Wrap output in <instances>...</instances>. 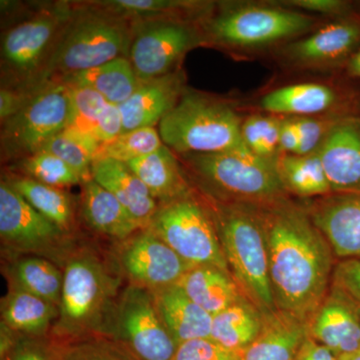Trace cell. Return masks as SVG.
<instances>
[{
  "mask_svg": "<svg viewBox=\"0 0 360 360\" xmlns=\"http://www.w3.org/2000/svg\"><path fill=\"white\" fill-rule=\"evenodd\" d=\"M277 309L309 324L326 295L333 251L309 212L283 200L257 206Z\"/></svg>",
  "mask_w": 360,
  "mask_h": 360,
  "instance_id": "cell-1",
  "label": "cell"
},
{
  "mask_svg": "<svg viewBox=\"0 0 360 360\" xmlns=\"http://www.w3.org/2000/svg\"><path fill=\"white\" fill-rule=\"evenodd\" d=\"M210 208L229 271L239 290L262 315L276 311L257 206L210 200Z\"/></svg>",
  "mask_w": 360,
  "mask_h": 360,
  "instance_id": "cell-2",
  "label": "cell"
},
{
  "mask_svg": "<svg viewBox=\"0 0 360 360\" xmlns=\"http://www.w3.org/2000/svg\"><path fill=\"white\" fill-rule=\"evenodd\" d=\"M210 200L252 206L286 200L276 160H265L248 149L181 155Z\"/></svg>",
  "mask_w": 360,
  "mask_h": 360,
  "instance_id": "cell-3",
  "label": "cell"
},
{
  "mask_svg": "<svg viewBox=\"0 0 360 360\" xmlns=\"http://www.w3.org/2000/svg\"><path fill=\"white\" fill-rule=\"evenodd\" d=\"M85 6L63 28L34 86L129 58L131 23Z\"/></svg>",
  "mask_w": 360,
  "mask_h": 360,
  "instance_id": "cell-4",
  "label": "cell"
},
{
  "mask_svg": "<svg viewBox=\"0 0 360 360\" xmlns=\"http://www.w3.org/2000/svg\"><path fill=\"white\" fill-rule=\"evenodd\" d=\"M240 116L229 104L186 89L158 125L161 141L179 155L248 149Z\"/></svg>",
  "mask_w": 360,
  "mask_h": 360,
  "instance_id": "cell-5",
  "label": "cell"
},
{
  "mask_svg": "<svg viewBox=\"0 0 360 360\" xmlns=\"http://www.w3.org/2000/svg\"><path fill=\"white\" fill-rule=\"evenodd\" d=\"M53 333L68 341L105 333L120 281L97 258L73 257L66 264Z\"/></svg>",
  "mask_w": 360,
  "mask_h": 360,
  "instance_id": "cell-6",
  "label": "cell"
},
{
  "mask_svg": "<svg viewBox=\"0 0 360 360\" xmlns=\"http://www.w3.org/2000/svg\"><path fill=\"white\" fill-rule=\"evenodd\" d=\"M146 229L189 264L217 267L231 274L210 208L193 194L160 205Z\"/></svg>",
  "mask_w": 360,
  "mask_h": 360,
  "instance_id": "cell-7",
  "label": "cell"
},
{
  "mask_svg": "<svg viewBox=\"0 0 360 360\" xmlns=\"http://www.w3.org/2000/svg\"><path fill=\"white\" fill-rule=\"evenodd\" d=\"M72 120L70 87L51 80L35 87L21 110L2 123L1 148L9 158L39 153Z\"/></svg>",
  "mask_w": 360,
  "mask_h": 360,
  "instance_id": "cell-8",
  "label": "cell"
},
{
  "mask_svg": "<svg viewBox=\"0 0 360 360\" xmlns=\"http://www.w3.org/2000/svg\"><path fill=\"white\" fill-rule=\"evenodd\" d=\"M104 333L134 360H174L179 347L161 319L153 291L137 284L118 297Z\"/></svg>",
  "mask_w": 360,
  "mask_h": 360,
  "instance_id": "cell-9",
  "label": "cell"
},
{
  "mask_svg": "<svg viewBox=\"0 0 360 360\" xmlns=\"http://www.w3.org/2000/svg\"><path fill=\"white\" fill-rule=\"evenodd\" d=\"M314 18L291 9L243 6L207 20L206 39L231 49H260L309 32Z\"/></svg>",
  "mask_w": 360,
  "mask_h": 360,
  "instance_id": "cell-10",
  "label": "cell"
},
{
  "mask_svg": "<svg viewBox=\"0 0 360 360\" xmlns=\"http://www.w3.org/2000/svg\"><path fill=\"white\" fill-rule=\"evenodd\" d=\"M75 11L68 4H56L8 28L1 39L4 75H11V79L25 82L23 89H32Z\"/></svg>",
  "mask_w": 360,
  "mask_h": 360,
  "instance_id": "cell-11",
  "label": "cell"
},
{
  "mask_svg": "<svg viewBox=\"0 0 360 360\" xmlns=\"http://www.w3.org/2000/svg\"><path fill=\"white\" fill-rule=\"evenodd\" d=\"M131 27L129 58L141 82L179 70L187 52L203 41L200 30L184 20L139 21Z\"/></svg>",
  "mask_w": 360,
  "mask_h": 360,
  "instance_id": "cell-12",
  "label": "cell"
},
{
  "mask_svg": "<svg viewBox=\"0 0 360 360\" xmlns=\"http://www.w3.org/2000/svg\"><path fill=\"white\" fill-rule=\"evenodd\" d=\"M65 232L40 214L6 179L0 182V236L9 250L53 257Z\"/></svg>",
  "mask_w": 360,
  "mask_h": 360,
  "instance_id": "cell-13",
  "label": "cell"
},
{
  "mask_svg": "<svg viewBox=\"0 0 360 360\" xmlns=\"http://www.w3.org/2000/svg\"><path fill=\"white\" fill-rule=\"evenodd\" d=\"M120 259L123 271L134 284L150 290L175 285L195 266L180 257L148 229L127 239Z\"/></svg>",
  "mask_w": 360,
  "mask_h": 360,
  "instance_id": "cell-14",
  "label": "cell"
},
{
  "mask_svg": "<svg viewBox=\"0 0 360 360\" xmlns=\"http://www.w3.org/2000/svg\"><path fill=\"white\" fill-rule=\"evenodd\" d=\"M317 153L331 193L360 195V117L336 118Z\"/></svg>",
  "mask_w": 360,
  "mask_h": 360,
  "instance_id": "cell-15",
  "label": "cell"
},
{
  "mask_svg": "<svg viewBox=\"0 0 360 360\" xmlns=\"http://www.w3.org/2000/svg\"><path fill=\"white\" fill-rule=\"evenodd\" d=\"M359 47L360 16L352 14L293 42L283 52L295 65L319 68L349 60Z\"/></svg>",
  "mask_w": 360,
  "mask_h": 360,
  "instance_id": "cell-16",
  "label": "cell"
},
{
  "mask_svg": "<svg viewBox=\"0 0 360 360\" xmlns=\"http://www.w3.org/2000/svg\"><path fill=\"white\" fill-rule=\"evenodd\" d=\"M309 213L336 257L360 259V195L329 194Z\"/></svg>",
  "mask_w": 360,
  "mask_h": 360,
  "instance_id": "cell-17",
  "label": "cell"
},
{
  "mask_svg": "<svg viewBox=\"0 0 360 360\" xmlns=\"http://www.w3.org/2000/svg\"><path fill=\"white\" fill-rule=\"evenodd\" d=\"M186 89V77L180 70L141 82L132 96L118 105L122 115L123 132L160 125L162 118L174 110Z\"/></svg>",
  "mask_w": 360,
  "mask_h": 360,
  "instance_id": "cell-18",
  "label": "cell"
},
{
  "mask_svg": "<svg viewBox=\"0 0 360 360\" xmlns=\"http://www.w3.org/2000/svg\"><path fill=\"white\" fill-rule=\"evenodd\" d=\"M310 338L341 355L360 350V310L331 288L309 323Z\"/></svg>",
  "mask_w": 360,
  "mask_h": 360,
  "instance_id": "cell-19",
  "label": "cell"
},
{
  "mask_svg": "<svg viewBox=\"0 0 360 360\" xmlns=\"http://www.w3.org/2000/svg\"><path fill=\"white\" fill-rule=\"evenodd\" d=\"M91 177L110 191L144 229L148 226L160 205L127 165L108 158L94 160Z\"/></svg>",
  "mask_w": 360,
  "mask_h": 360,
  "instance_id": "cell-20",
  "label": "cell"
},
{
  "mask_svg": "<svg viewBox=\"0 0 360 360\" xmlns=\"http://www.w3.org/2000/svg\"><path fill=\"white\" fill-rule=\"evenodd\" d=\"M262 317V330L241 352V360H295L309 338V324L278 309Z\"/></svg>",
  "mask_w": 360,
  "mask_h": 360,
  "instance_id": "cell-21",
  "label": "cell"
},
{
  "mask_svg": "<svg viewBox=\"0 0 360 360\" xmlns=\"http://www.w3.org/2000/svg\"><path fill=\"white\" fill-rule=\"evenodd\" d=\"M163 323L177 345L212 338V315L198 307L179 285L151 290Z\"/></svg>",
  "mask_w": 360,
  "mask_h": 360,
  "instance_id": "cell-22",
  "label": "cell"
},
{
  "mask_svg": "<svg viewBox=\"0 0 360 360\" xmlns=\"http://www.w3.org/2000/svg\"><path fill=\"white\" fill-rule=\"evenodd\" d=\"M125 165L141 180L156 202L160 203L158 205L193 194L179 160L165 144L155 153Z\"/></svg>",
  "mask_w": 360,
  "mask_h": 360,
  "instance_id": "cell-23",
  "label": "cell"
},
{
  "mask_svg": "<svg viewBox=\"0 0 360 360\" xmlns=\"http://www.w3.org/2000/svg\"><path fill=\"white\" fill-rule=\"evenodd\" d=\"M82 207L87 224L108 238L124 240L144 229L110 191L92 179L84 182Z\"/></svg>",
  "mask_w": 360,
  "mask_h": 360,
  "instance_id": "cell-24",
  "label": "cell"
},
{
  "mask_svg": "<svg viewBox=\"0 0 360 360\" xmlns=\"http://www.w3.org/2000/svg\"><path fill=\"white\" fill-rule=\"evenodd\" d=\"M176 285L212 317L245 297L231 274L205 265L193 267Z\"/></svg>",
  "mask_w": 360,
  "mask_h": 360,
  "instance_id": "cell-25",
  "label": "cell"
},
{
  "mask_svg": "<svg viewBox=\"0 0 360 360\" xmlns=\"http://www.w3.org/2000/svg\"><path fill=\"white\" fill-rule=\"evenodd\" d=\"M56 80L68 86L89 87L98 92L108 103L116 105L125 103L141 84L129 58H116L91 70L71 73Z\"/></svg>",
  "mask_w": 360,
  "mask_h": 360,
  "instance_id": "cell-26",
  "label": "cell"
},
{
  "mask_svg": "<svg viewBox=\"0 0 360 360\" xmlns=\"http://www.w3.org/2000/svg\"><path fill=\"white\" fill-rule=\"evenodd\" d=\"M338 101L335 89L307 82L288 85L269 92L262 99V108L271 115L309 117L330 110Z\"/></svg>",
  "mask_w": 360,
  "mask_h": 360,
  "instance_id": "cell-27",
  "label": "cell"
},
{
  "mask_svg": "<svg viewBox=\"0 0 360 360\" xmlns=\"http://www.w3.org/2000/svg\"><path fill=\"white\" fill-rule=\"evenodd\" d=\"M58 315V305L18 288H11L1 303L2 321L7 328L33 338L45 335Z\"/></svg>",
  "mask_w": 360,
  "mask_h": 360,
  "instance_id": "cell-28",
  "label": "cell"
},
{
  "mask_svg": "<svg viewBox=\"0 0 360 360\" xmlns=\"http://www.w3.org/2000/svg\"><path fill=\"white\" fill-rule=\"evenodd\" d=\"M262 323V312L243 297L213 316L212 340L226 349L241 354L257 340Z\"/></svg>",
  "mask_w": 360,
  "mask_h": 360,
  "instance_id": "cell-29",
  "label": "cell"
},
{
  "mask_svg": "<svg viewBox=\"0 0 360 360\" xmlns=\"http://www.w3.org/2000/svg\"><path fill=\"white\" fill-rule=\"evenodd\" d=\"M87 6L130 23L139 21L182 20L187 14L198 13L206 4L179 0H104Z\"/></svg>",
  "mask_w": 360,
  "mask_h": 360,
  "instance_id": "cell-30",
  "label": "cell"
},
{
  "mask_svg": "<svg viewBox=\"0 0 360 360\" xmlns=\"http://www.w3.org/2000/svg\"><path fill=\"white\" fill-rule=\"evenodd\" d=\"M276 168L288 193L300 198L333 194L317 151L307 155L279 153Z\"/></svg>",
  "mask_w": 360,
  "mask_h": 360,
  "instance_id": "cell-31",
  "label": "cell"
},
{
  "mask_svg": "<svg viewBox=\"0 0 360 360\" xmlns=\"http://www.w3.org/2000/svg\"><path fill=\"white\" fill-rule=\"evenodd\" d=\"M7 182L40 214L68 233L73 224V205L63 189L41 184L23 174H9Z\"/></svg>",
  "mask_w": 360,
  "mask_h": 360,
  "instance_id": "cell-32",
  "label": "cell"
},
{
  "mask_svg": "<svg viewBox=\"0 0 360 360\" xmlns=\"http://www.w3.org/2000/svg\"><path fill=\"white\" fill-rule=\"evenodd\" d=\"M13 288L25 290L58 305L63 293L65 274L44 257H25L9 269Z\"/></svg>",
  "mask_w": 360,
  "mask_h": 360,
  "instance_id": "cell-33",
  "label": "cell"
},
{
  "mask_svg": "<svg viewBox=\"0 0 360 360\" xmlns=\"http://www.w3.org/2000/svg\"><path fill=\"white\" fill-rule=\"evenodd\" d=\"M101 144L89 132L68 127L52 137L41 150L65 161L85 182L92 179L91 165Z\"/></svg>",
  "mask_w": 360,
  "mask_h": 360,
  "instance_id": "cell-34",
  "label": "cell"
},
{
  "mask_svg": "<svg viewBox=\"0 0 360 360\" xmlns=\"http://www.w3.org/2000/svg\"><path fill=\"white\" fill-rule=\"evenodd\" d=\"M163 146V142L155 127H143L123 132L115 139L99 146L94 160H112L122 163L143 158L155 153Z\"/></svg>",
  "mask_w": 360,
  "mask_h": 360,
  "instance_id": "cell-35",
  "label": "cell"
},
{
  "mask_svg": "<svg viewBox=\"0 0 360 360\" xmlns=\"http://www.w3.org/2000/svg\"><path fill=\"white\" fill-rule=\"evenodd\" d=\"M22 174L58 188H65L82 182V177L58 156L40 150L20 162Z\"/></svg>",
  "mask_w": 360,
  "mask_h": 360,
  "instance_id": "cell-36",
  "label": "cell"
},
{
  "mask_svg": "<svg viewBox=\"0 0 360 360\" xmlns=\"http://www.w3.org/2000/svg\"><path fill=\"white\" fill-rule=\"evenodd\" d=\"M283 118L251 115L241 124V135L246 148L265 160H276L279 155V134Z\"/></svg>",
  "mask_w": 360,
  "mask_h": 360,
  "instance_id": "cell-37",
  "label": "cell"
},
{
  "mask_svg": "<svg viewBox=\"0 0 360 360\" xmlns=\"http://www.w3.org/2000/svg\"><path fill=\"white\" fill-rule=\"evenodd\" d=\"M56 360H134L115 341L103 338H79L56 345Z\"/></svg>",
  "mask_w": 360,
  "mask_h": 360,
  "instance_id": "cell-38",
  "label": "cell"
},
{
  "mask_svg": "<svg viewBox=\"0 0 360 360\" xmlns=\"http://www.w3.org/2000/svg\"><path fill=\"white\" fill-rule=\"evenodd\" d=\"M68 87L72 106V120L70 127L92 134L99 116L108 104V101L98 92L89 87Z\"/></svg>",
  "mask_w": 360,
  "mask_h": 360,
  "instance_id": "cell-39",
  "label": "cell"
},
{
  "mask_svg": "<svg viewBox=\"0 0 360 360\" xmlns=\"http://www.w3.org/2000/svg\"><path fill=\"white\" fill-rule=\"evenodd\" d=\"M174 360H241V356L240 354L226 349L212 338H205L180 345Z\"/></svg>",
  "mask_w": 360,
  "mask_h": 360,
  "instance_id": "cell-40",
  "label": "cell"
},
{
  "mask_svg": "<svg viewBox=\"0 0 360 360\" xmlns=\"http://www.w3.org/2000/svg\"><path fill=\"white\" fill-rule=\"evenodd\" d=\"M331 283V288L360 310V259H345L336 264Z\"/></svg>",
  "mask_w": 360,
  "mask_h": 360,
  "instance_id": "cell-41",
  "label": "cell"
},
{
  "mask_svg": "<svg viewBox=\"0 0 360 360\" xmlns=\"http://www.w3.org/2000/svg\"><path fill=\"white\" fill-rule=\"evenodd\" d=\"M336 118L326 122L311 117H295L300 136V146L296 155H307L317 151Z\"/></svg>",
  "mask_w": 360,
  "mask_h": 360,
  "instance_id": "cell-42",
  "label": "cell"
},
{
  "mask_svg": "<svg viewBox=\"0 0 360 360\" xmlns=\"http://www.w3.org/2000/svg\"><path fill=\"white\" fill-rule=\"evenodd\" d=\"M56 347L41 338L25 336L14 345L8 360H56Z\"/></svg>",
  "mask_w": 360,
  "mask_h": 360,
  "instance_id": "cell-43",
  "label": "cell"
},
{
  "mask_svg": "<svg viewBox=\"0 0 360 360\" xmlns=\"http://www.w3.org/2000/svg\"><path fill=\"white\" fill-rule=\"evenodd\" d=\"M122 134L123 120L120 108L116 104L108 103L99 116L92 134L101 143H104Z\"/></svg>",
  "mask_w": 360,
  "mask_h": 360,
  "instance_id": "cell-44",
  "label": "cell"
},
{
  "mask_svg": "<svg viewBox=\"0 0 360 360\" xmlns=\"http://www.w3.org/2000/svg\"><path fill=\"white\" fill-rule=\"evenodd\" d=\"M286 6L298 7L303 11H314V13L338 15L341 18L352 15V4L349 2L338 1V0H298L288 2Z\"/></svg>",
  "mask_w": 360,
  "mask_h": 360,
  "instance_id": "cell-45",
  "label": "cell"
},
{
  "mask_svg": "<svg viewBox=\"0 0 360 360\" xmlns=\"http://www.w3.org/2000/svg\"><path fill=\"white\" fill-rule=\"evenodd\" d=\"M300 146L297 127L295 118H284L279 134V153L296 155Z\"/></svg>",
  "mask_w": 360,
  "mask_h": 360,
  "instance_id": "cell-46",
  "label": "cell"
},
{
  "mask_svg": "<svg viewBox=\"0 0 360 360\" xmlns=\"http://www.w3.org/2000/svg\"><path fill=\"white\" fill-rule=\"evenodd\" d=\"M295 360H340V356L309 336L303 343Z\"/></svg>",
  "mask_w": 360,
  "mask_h": 360,
  "instance_id": "cell-47",
  "label": "cell"
},
{
  "mask_svg": "<svg viewBox=\"0 0 360 360\" xmlns=\"http://www.w3.org/2000/svg\"><path fill=\"white\" fill-rule=\"evenodd\" d=\"M347 70L352 77L360 79V47L347 61Z\"/></svg>",
  "mask_w": 360,
  "mask_h": 360,
  "instance_id": "cell-48",
  "label": "cell"
},
{
  "mask_svg": "<svg viewBox=\"0 0 360 360\" xmlns=\"http://www.w3.org/2000/svg\"><path fill=\"white\" fill-rule=\"evenodd\" d=\"M340 360H360V350L354 354L341 355Z\"/></svg>",
  "mask_w": 360,
  "mask_h": 360,
  "instance_id": "cell-49",
  "label": "cell"
}]
</instances>
